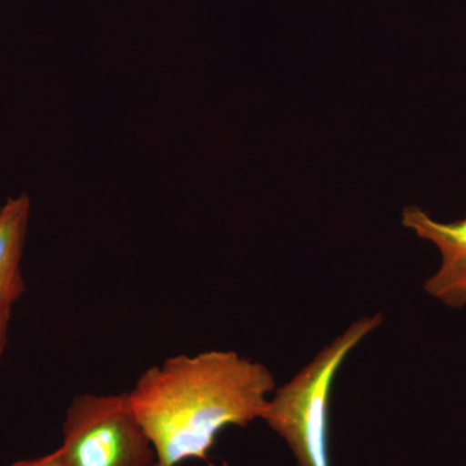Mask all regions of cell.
I'll return each instance as SVG.
<instances>
[{"instance_id": "cell-1", "label": "cell", "mask_w": 466, "mask_h": 466, "mask_svg": "<svg viewBox=\"0 0 466 466\" xmlns=\"http://www.w3.org/2000/svg\"><path fill=\"white\" fill-rule=\"evenodd\" d=\"M275 379L235 351L175 355L144 370L128 391L156 452L155 466L208 460L218 435L262 417Z\"/></svg>"}, {"instance_id": "cell-2", "label": "cell", "mask_w": 466, "mask_h": 466, "mask_svg": "<svg viewBox=\"0 0 466 466\" xmlns=\"http://www.w3.org/2000/svg\"><path fill=\"white\" fill-rule=\"evenodd\" d=\"M381 324L377 314L350 325L267 401L260 420L287 441L299 466H329L328 410L334 377L350 352Z\"/></svg>"}, {"instance_id": "cell-7", "label": "cell", "mask_w": 466, "mask_h": 466, "mask_svg": "<svg viewBox=\"0 0 466 466\" xmlns=\"http://www.w3.org/2000/svg\"><path fill=\"white\" fill-rule=\"evenodd\" d=\"M8 466H66L57 451H54L48 455L41 456V458L21 460V461L14 462Z\"/></svg>"}, {"instance_id": "cell-4", "label": "cell", "mask_w": 466, "mask_h": 466, "mask_svg": "<svg viewBox=\"0 0 466 466\" xmlns=\"http://www.w3.org/2000/svg\"><path fill=\"white\" fill-rule=\"evenodd\" d=\"M403 226L419 238L433 242L441 251L440 269L425 283L429 296L452 309L466 306V217L456 222L433 219L422 208L403 210Z\"/></svg>"}, {"instance_id": "cell-6", "label": "cell", "mask_w": 466, "mask_h": 466, "mask_svg": "<svg viewBox=\"0 0 466 466\" xmlns=\"http://www.w3.org/2000/svg\"><path fill=\"white\" fill-rule=\"evenodd\" d=\"M12 305L0 303V360L5 354L8 343L9 325L12 319Z\"/></svg>"}, {"instance_id": "cell-5", "label": "cell", "mask_w": 466, "mask_h": 466, "mask_svg": "<svg viewBox=\"0 0 466 466\" xmlns=\"http://www.w3.org/2000/svg\"><path fill=\"white\" fill-rule=\"evenodd\" d=\"M32 202L29 196L8 198L0 208V303L12 305L25 293L21 271Z\"/></svg>"}, {"instance_id": "cell-3", "label": "cell", "mask_w": 466, "mask_h": 466, "mask_svg": "<svg viewBox=\"0 0 466 466\" xmlns=\"http://www.w3.org/2000/svg\"><path fill=\"white\" fill-rule=\"evenodd\" d=\"M66 466H155L152 441L128 392L78 394L70 401L56 450Z\"/></svg>"}]
</instances>
